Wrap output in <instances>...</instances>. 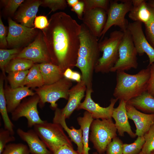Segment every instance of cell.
Masks as SVG:
<instances>
[{
  "instance_id": "cell-1",
  "label": "cell",
  "mask_w": 154,
  "mask_h": 154,
  "mask_svg": "<svg viewBox=\"0 0 154 154\" xmlns=\"http://www.w3.org/2000/svg\"><path fill=\"white\" fill-rule=\"evenodd\" d=\"M47 27L42 30L52 64L64 72L72 69L76 63L80 45L79 25L65 13L51 15Z\"/></svg>"
},
{
  "instance_id": "cell-2",
  "label": "cell",
  "mask_w": 154,
  "mask_h": 154,
  "mask_svg": "<svg viewBox=\"0 0 154 154\" xmlns=\"http://www.w3.org/2000/svg\"><path fill=\"white\" fill-rule=\"evenodd\" d=\"M80 45L75 66L80 70L82 80L87 88H92L93 74L100 52L98 38L83 24H81Z\"/></svg>"
},
{
  "instance_id": "cell-3",
  "label": "cell",
  "mask_w": 154,
  "mask_h": 154,
  "mask_svg": "<svg viewBox=\"0 0 154 154\" xmlns=\"http://www.w3.org/2000/svg\"><path fill=\"white\" fill-rule=\"evenodd\" d=\"M116 72V84L113 94L115 98L127 103L147 91L150 76L149 66L135 74L124 71Z\"/></svg>"
},
{
  "instance_id": "cell-4",
  "label": "cell",
  "mask_w": 154,
  "mask_h": 154,
  "mask_svg": "<svg viewBox=\"0 0 154 154\" xmlns=\"http://www.w3.org/2000/svg\"><path fill=\"white\" fill-rule=\"evenodd\" d=\"M123 35L124 33L121 30H115L110 33L109 37L99 42L100 49L103 54L95 66V72L107 73L110 72L118 59L119 47Z\"/></svg>"
},
{
  "instance_id": "cell-5",
  "label": "cell",
  "mask_w": 154,
  "mask_h": 154,
  "mask_svg": "<svg viewBox=\"0 0 154 154\" xmlns=\"http://www.w3.org/2000/svg\"><path fill=\"white\" fill-rule=\"evenodd\" d=\"M33 127L40 138L52 153L64 145L73 147L72 141L60 124L45 121L43 123L35 125Z\"/></svg>"
},
{
  "instance_id": "cell-6",
  "label": "cell",
  "mask_w": 154,
  "mask_h": 154,
  "mask_svg": "<svg viewBox=\"0 0 154 154\" xmlns=\"http://www.w3.org/2000/svg\"><path fill=\"white\" fill-rule=\"evenodd\" d=\"M90 130L89 140L99 154L105 153L108 145L117 136V130L112 118L94 119Z\"/></svg>"
},
{
  "instance_id": "cell-7",
  "label": "cell",
  "mask_w": 154,
  "mask_h": 154,
  "mask_svg": "<svg viewBox=\"0 0 154 154\" xmlns=\"http://www.w3.org/2000/svg\"><path fill=\"white\" fill-rule=\"evenodd\" d=\"M72 85V80L64 77L53 84L35 89V93L40 98L39 107L42 108L48 102L50 104L51 109L55 110L58 108L56 102L59 99L68 100L69 90Z\"/></svg>"
},
{
  "instance_id": "cell-8",
  "label": "cell",
  "mask_w": 154,
  "mask_h": 154,
  "mask_svg": "<svg viewBox=\"0 0 154 154\" xmlns=\"http://www.w3.org/2000/svg\"><path fill=\"white\" fill-rule=\"evenodd\" d=\"M120 1L121 2L119 3L118 0H110L106 23L100 36L101 40L108 30L113 25L119 27L123 32L127 29L129 23L125 17L133 7L132 1Z\"/></svg>"
},
{
  "instance_id": "cell-9",
  "label": "cell",
  "mask_w": 154,
  "mask_h": 154,
  "mask_svg": "<svg viewBox=\"0 0 154 154\" xmlns=\"http://www.w3.org/2000/svg\"><path fill=\"white\" fill-rule=\"evenodd\" d=\"M124 33L118 48L119 58L110 72L127 71L138 66V54L131 34L128 29Z\"/></svg>"
},
{
  "instance_id": "cell-10",
  "label": "cell",
  "mask_w": 154,
  "mask_h": 154,
  "mask_svg": "<svg viewBox=\"0 0 154 154\" xmlns=\"http://www.w3.org/2000/svg\"><path fill=\"white\" fill-rule=\"evenodd\" d=\"M8 33L7 37L8 46L13 48H20L30 44L34 40L38 32L35 28H29L17 23L8 17Z\"/></svg>"
},
{
  "instance_id": "cell-11",
  "label": "cell",
  "mask_w": 154,
  "mask_h": 154,
  "mask_svg": "<svg viewBox=\"0 0 154 154\" xmlns=\"http://www.w3.org/2000/svg\"><path fill=\"white\" fill-rule=\"evenodd\" d=\"M16 58L27 59L35 63H52L42 31H39L32 42L22 49Z\"/></svg>"
},
{
  "instance_id": "cell-12",
  "label": "cell",
  "mask_w": 154,
  "mask_h": 154,
  "mask_svg": "<svg viewBox=\"0 0 154 154\" xmlns=\"http://www.w3.org/2000/svg\"><path fill=\"white\" fill-rule=\"evenodd\" d=\"M39 100V96L36 94L24 99L11 113L12 119L16 121L21 117H25L27 119L29 128L44 123L45 121L40 118L37 109V106Z\"/></svg>"
},
{
  "instance_id": "cell-13",
  "label": "cell",
  "mask_w": 154,
  "mask_h": 154,
  "mask_svg": "<svg viewBox=\"0 0 154 154\" xmlns=\"http://www.w3.org/2000/svg\"><path fill=\"white\" fill-rule=\"evenodd\" d=\"M93 92L92 88H87L84 100L80 103L76 110H85L91 114L94 119L112 118L114 106L118 99L112 98L109 105L106 107H103L95 103L92 99L91 94Z\"/></svg>"
},
{
  "instance_id": "cell-14",
  "label": "cell",
  "mask_w": 154,
  "mask_h": 154,
  "mask_svg": "<svg viewBox=\"0 0 154 154\" xmlns=\"http://www.w3.org/2000/svg\"><path fill=\"white\" fill-rule=\"evenodd\" d=\"M142 23L138 21L129 23L127 29L130 32L138 54L145 53L149 60V65L154 63V49L150 45L144 33Z\"/></svg>"
},
{
  "instance_id": "cell-15",
  "label": "cell",
  "mask_w": 154,
  "mask_h": 154,
  "mask_svg": "<svg viewBox=\"0 0 154 154\" xmlns=\"http://www.w3.org/2000/svg\"><path fill=\"white\" fill-rule=\"evenodd\" d=\"M107 19V13L105 10L95 8L84 11L82 21L91 33L98 38L100 37Z\"/></svg>"
},
{
  "instance_id": "cell-16",
  "label": "cell",
  "mask_w": 154,
  "mask_h": 154,
  "mask_svg": "<svg viewBox=\"0 0 154 154\" xmlns=\"http://www.w3.org/2000/svg\"><path fill=\"white\" fill-rule=\"evenodd\" d=\"M41 4V0H25L14 15L15 21L29 28L34 27V21Z\"/></svg>"
},
{
  "instance_id": "cell-17",
  "label": "cell",
  "mask_w": 154,
  "mask_h": 154,
  "mask_svg": "<svg viewBox=\"0 0 154 154\" xmlns=\"http://www.w3.org/2000/svg\"><path fill=\"white\" fill-rule=\"evenodd\" d=\"M126 107L128 118L135 124L136 135L137 137L143 136L154 123V114L141 112L127 103Z\"/></svg>"
},
{
  "instance_id": "cell-18",
  "label": "cell",
  "mask_w": 154,
  "mask_h": 154,
  "mask_svg": "<svg viewBox=\"0 0 154 154\" xmlns=\"http://www.w3.org/2000/svg\"><path fill=\"white\" fill-rule=\"evenodd\" d=\"M4 92L8 113H12L21 102L22 100L36 94L26 86L13 88L7 84L6 79Z\"/></svg>"
},
{
  "instance_id": "cell-19",
  "label": "cell",
  "mask_w": 154,
  "mask_h": 154,
  "mask_svg": "<svg viewBox=\"0 0 154 154\" xmlns=\"http://www.w3.org/2000/svg\"><path fill=\"white\" fill-rule=\"evenodd\" d=\"M126 103L123 100H119L118 106L114 109L112 118L115 120V125L119 136L123 137L124 133H126L131 137L133 138L137 136L132 131L128 120Z\"/></svg>"
},
{
  "instance_id": "cell-20",
  "label": "cell",
  "mask_w": 154,
  "mask_h": 154,
  "mask_svg": "<svg viewBox=\"0 0 154 154\" xmlns=\"http://www.w3.org/2000/svg\"><path fill=\"white\" fill-rule=\"evenodd\" d=\"M17 133L27 143L31 154H52L34 129L25 131L19 128L17 130Z\"/></svg>"
},
{
  "instance_id": "cell-21",
  "label": "cell",
  "mask_w": 154,
  "mask_h": 154,
  "mask_svg": "<svg viewBox=\"0 0 154 154\" xmlns=\"http://www.w3.org/2000/svg\"><path fill=\"white\" fill-rule=\"evenodd\" d=\"M86 89L85 83L82 80L70 89L68 102L64 107L61 109L66 119L69 118L74 111L77 109L84 96Z\"/></svg>"
},
{
  "instance_id": "cell-22",
  "label": "cell",
  "mask_w": 154,
  "mask_h": 154,
  "mask_svg": "<svg viewBox=\"0 0 154 154\" xmlns=\"http://www.w3.org/2000/svg\"><path fill=\"white\" fill-rule=\"evenodd\" d=\"M65 117L61 109L57 108L55 110L53 122L60 124L68 134L71 141L77 146V151L82 154L83 145L82 138V131L80 128L75 129L71 126L70 128L67 126Z\"/></svg>"
},
{
  "instance_id": "cell-23",
  "label": "cell",
  "mask_w": 154,
  "mask_h": 154,
  "mask_svg": "<svg viewBox=\"0 0 154 154\" xmlns=\"http://www.w3.org/2000/svg\"><path fill=\"white\" fill-rule=\"evenodd\" d=\"M39 68L44 85H49L64 77V72L58 66L50 63L39 64Z\"/></svg>"
},
{
  "instance_id": "cell-24",
  "label": "cell",
  "mask_w": 154,
  "mask_h": 154,
  "mask_svg": "<svg viewBox=\"0 0 154 154\" xmlns=\"http://www.w3.org/2000/svg\"><path fill=\"white\" fill-rule=\"evenodd\" d=\"M127 103L147 114H154V97L147 91L129 100Z\"/></svg>"
},
{
  "instance_id": "cell-25",
  "label": "cell",
  "mask_w": 154,
  "mask_h": 154,
  "mask_svg": "<svg viewBox=\"0 0 154 154\" xmlns=\"http://www.w3.org/2000/svg\"><path fill=\"white\" fill-rule=\"evenodd\" d=\"M94 119L91 114L86 111L84 112L82 117H78L77 119L82 131L83 145L82 154H89V151L91 149L89 145V132L91 124Z\"/></svg>"
},
{
  "instance_id": "cell-26",
  "label": "cell",
  "mask_w": 154,
  "mask_h": 154,
  "mask_svg": "<svg viewBox=\"0 0 154 154\" xmlns=\"http://www.w3.org/2000/svg\"><path fill=\"white\" fill-rule=\"evenodd\" d=\"M151 13L146 1L143 0L139 5L133 6L128 14L129 18L134 21L140 22L145 24L150 20Z\"/></svg>"
},
{
  "instance_id": "cell-27",
  "label": "cell",
  "mask_w": 154,
  "mask_h": 154,
  "mask_svg": "<svg viewBox=\"0 0 154 154\" xmlns=\"http://www.w3.org/2000/svg\"><path fill=\"white\" fill-rule=\"evenodd\" d=\"M5 78L3 75L0 78V112L3 120L5 129L8 130L13 135L14 125L8 115L6 99L4 94V81Z\"/></svg>"
},
{
  "instance_id": "cell-28",
  "label": "cell",
  "mask_w": 154,
  "mask_h": 154,
  "mask_svg": "<svg viewBox=\"0 0 154 154\" xmlns=\"http://www.w3.org/2000/svg\"><path fill=\"white\" fill-rule=\"evenodd\" d=\"M39 64L35 63L29 70L25 80V86L35 89L40 87L44 85Z\"/></svg>"
},
{
  "instance_id": "cell-29",
  "label": "cell",
  "mask_w": 154,
  "mask_h": 154,
  "mask_svg": "<svg viewBox=\"0 0 154 154\" xmlns=\"http://www.w3.org/2000/svg\"><path fill=\"white\" fill-rule=\"evenodd\" d=\"M35 64L33 61L29 60L15 58L11 60L6 67L5 73L8 74L11 72L29 70Z\"/></svg>"
},
{
  "instance_id": "cell-30",
  "label": "cell",
  "mask_w": 154,
  "mask_h": 154,
  "mask_svg": "<svg viewBox=\"0 0 154 154\" xmlns=\"http://www.w3.org/2000/svg\"><path fill=\"white\" fill-rule=\"evenodd\" d=\"M22 50L20 48L0 49V68L5 79V68L12 59L16 58Z\"/></svg>"
},
{
  "instance_id": "cell-31",
  "label": "cell",
  "mask_w": 154,
  "mask_h": 154,
  "mask_svg": "<svg viewBox=\"0 0 154 154\" xmlns=\"http://www.w3.org/2000/svg\"><path fill=\"white\" fill-rule=\"evenodd\" d=\"M29 70L13 72L8 74L6 80L13 88L25 86L24 83Z\"/></svg>"
},
{
  "instance_id": "cell-32",
  "label": "cell",
  "mask_w": 154,
  "mask_h": 154,
  "mask_svg": "<svg viewBox=\"0 0 154 154\" xmlns=\"http://www.w3.org/2000/svg\"><path fill=\"white\" fill-rule=\"evenodd\" d=\"M145 142L143 136H138L134 141L130 144L124 143L123 154H139Z\"/></svg>"
},
{
  "instance_id": "cell-33",
  "label": "cell",
  "mask_w": 154,
  "mask_h": 154,
  "mask_svg": "<svg viewBox=\"0 0 154 154\" xmlns=\"http://www.w3.org/2000/svg\"><path fill=\"white\" fill-rule=\"evenodd\" d=\"M145 142L141 151L143 154L154 151V123L143 136Z\"/></svg>"
},
{
  "instance_id": "cell-34",
  "label": "cell",
  "mask_w": 154,
  "mask_h": 154,
  "mask_svg": "<svg viewBox=\"0 0 154 154\" xmlns=\"http://www.w3.org/2000/svg\"><path fill=\"white\" fill-rule=\"evenodd\" d=\"M28 147L22 143H10L5 146L1 154H30Z\"/></svg>"
},
{
  "instance_id": "cell-35",
  "label": "cell",
  "mask_w": 154,
  "mask_h": 154,
  "mask_svg": "<svg viewBox=\"0 0 154 154\" xmlns=\"http://www.w3.org/2000/svg\"><path fill=\"white\" fill-rule=\"evenodd\" d=\"M25 0H2L0 2L4 7V11L6 15L9 16H14L17 9Z\"/></svg>"
},
{
  "instance_id": "cell-36",
  "label": "cell",
  "mask_w": 154,
  "mask_h": 154,
  "mask_svg": "<svg viewBox=\"0 0 154 154\" xmlns=\"http://www.w3.org/2000/svg\"><path fill=\"white\" fill-rule=\"evenodd\" d=\"M149 7L151 11V16L149 21L144 24L145 36L150 45L154 49V9Z\"/></svg>"
},
{
  "instance_id": "cell-37",
  "label": "cell",
  "mask_w": 154,
  "mask_h": 154,
  "mask_svg": "<svg viewBox=\"0 0 154 154\" xmlns=\"http://www.w3.org/2000/svg\"><path fill=\"white\" fill-rule=\"evenodd\" d=\"M123 144L119 137L116 136L108 145L106 154H123Z\"/></svg>"
},
{
  "instance_id": "cell-38",
  "label": "cell",
  "mask_w": 154,
  "mask_h": 154,
  "mask_svg": "<svg viewBox=\"0 0 154 154\" xmlns=\"http://www.w3.org/2000/svg\"><path fill=\"white\" fill-rule=\"evenodd\" d=\"M82 0L85 5L84 11L95 8H101L105 10L107 13L109 9L110 0Z\"/></svg>"
},
{
  "instance_id": "cell-39",
  "label": "cell",
  "mask_w": 154,
  "mask_h": 154,
  "mask_svg": "<svg viewBox=\"0 0 154 154\" xmlns=\"http://www.w3.org/2000/svg\"><path fill=\"white\" fill-rule=\"evenodd\" d=\"M41 6L47 7L54 12L58 10H63L67 6L66 1L65 0H41Z\"/></svg>"
},
{
  "instance_id": "cell-40",
  "label": "cell",
  "mask_w": 154,
  "mask_h": 154,
  "mask_svg": "<svg viewBox=\"0 0 154 154\" xmlns=\"http://www.w3.org/2000/svg\"><path fill=\"white\" fill-rule=\"evenodd\" d=\"M8 130L1 128L0 130V154H1L8 143L14 141L15 137Z\"/></svg>"
},
{
  "instance_id": "cell-41",
  "label": "cell",
  "mask_w": 154,
  "mask_h": 154,
  "mask_svg": "<svg viewBox=\"0 0 154 154\" xmlns=\"http://www.w3.org/2000/svg\"><path fill=\"white\" fill-rule=\"evenodd\" d=\"M49 24L46 17L44 15L36 17L34 21V28L42 30L46 28Z\"/></svg>"
},
{
  "instance_id": "cell-42",
  "label": "cell",
  "mask_w": 154,
  "mask_h": 154,
  "mask_svg": "<svg viewBox=\"0 0 154 154\" xmlns=\"http://www.w3.org/2000/svg\"><path fill=\"white\" fill-rule=\"evenodd\" d=\"M6 30L3 24L1 17H0V46L4 49L8 46L7 40Z\"/></svg>"
},
{
  "instance_id": "cell-43",
  "label": "cell",
  "mask_w": 154,
  "mask_h": 154,
  "mask_svg": "<svg viewBox=\"0 0 154 154\" xmlns=\"http://www.w3.org/2000/svg\"><path fill=\"white\" fill-rule=\"evenodd\" d=\"M150 76L147 91L154 97V63L150 65Z\"/></svg>"
},
{
  "instance_id": "cell-44",
  "label": "cell",
  "mask_w": 154,
  "mask_h": 154,
  "mask_svg": "<svg viewBox=\"0 0 154 154\" xmlns=\"http://www.w3.org/2000/svg\"><path fill=\"white\" fill-rule=\"evenodd\" d=\"M84 3L83 0H79L74 7H72L71 10L74 12L78 18L82 20L84 10Z\"/></svg>"
},
{
  "instance_id": "cell-45",
  "label": "cell",
  "mask_w": 154,
  "mask_h": 154,
  "mask_svg": "<svg viewBox=\"0 0 154 154\" xmlns=\"http://www.w3.org/2000/svg\"><path fill=\"white\" fill-rule=\"evenodd\" d=\"M52 154H81L77 150H75L73 147L65 145L60 147Z\"/></svg>"
},
{
  "instance_id": "cell-46",
  "label": "cell",
  "mask_w": 154,
  "mask_h": 154,
  "mask_svg": "<svg viewBox=\"0 0 154 154\" xmlns=\"http://www.w3.org/2000/svg\"><path fill=\"white\" fill-rule=\"evenodd\" d=\"M71 80L79 82L82 80V76L79 72L73 71Z\"/></svg>"
},
{
  "instance_id": "cell-47",
  "label": "cell",
  "mask_w": 154,
  "mask_h": 154,
  "mask_svg": "<svg viewBox=\"0 0 154 154\" xmlns=\"http://www.w3.org/2000/svg\"><path fill=\"white\" fill-rule=\"evenodd\" d=\"M73 72V71L72 70V69L70 68H67L63 73L64 77L71 80Z\"/></svg>"
},
{
  "instance_id": "cell-48",
  "label": "cell",
  "mask_w": 154,
  "mask_h": 154,
  "mask_svg": "<svg viewBox=\"0 0 154 154\" xmlns=\"http://www.w3.org/2000/svg\"><path fill=\"white\" fill-rule=\"evenodd\" d=\"M79 0H67V4L72 7L74 6L79 1Z\"/></svg>"
},
{
  "instance_id": "cell-49",
  "label": "cell",
  "mask_w": 154,
  "mask_h": 154,
  "mask_svg": "<svg viewBox=\"0 0 154 154\" xmlns=\"http://www.w3.org/2000/svg\"><path fill=\"white\" fill-rule=\"evenodd\" d=\"M147 3L148 6L154 9V0H149Z\"/></svg>"
},
{
  "instance_id": "cell-50",
  "label": "cell",
  "mask_w": 154,
  "mask_h": 154,
  "mask_svg": "<svg viewBox=\"0 0 154 154\" xmlns=\"http://www.w3.org/2000/svg\"><path fill=\"white\" fill-rule=\"evenodd\" d=\"M92 154H99L97 152H94ZM103 154H106L105 153H104Z\"/></svg>"
},
{
  "instance_id": "cell-51",
  "label": "cell",
  "mask_w": 154,
  "mask_h": 154,
  "mask_svg": "<svg viewBox=\"0 0 154 154\" xmlns=\"http://www.w3.org/2000/svg\"><path fill=\"white\" fill-rule=\"evenodd\" d=\"M151 154H154V151L152 152Z\"/></svg>"
},
{
  "instance_id": "cell-52",
  "label": "cell",
  "mask_w": 154,
  "mask_h": 154,
  "mask_svg": "<svg viewBox=\"0 0 154 154\" xmlns=\"http://www.w3.org/2000/svg\"><path fill=\"white\" fill-rule=\"evenodd\" d=\"M139 154H143V153L141 151V152Z\"/></svg>"
}]
</instances>
